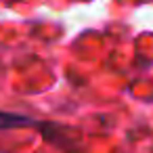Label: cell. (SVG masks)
Returning <instances> with one entry per match:
<instances>
[{
  "label": "cell",
  "instance_id": "7a4b0ae2",
  "mask_svg": "<svg viewBox=\"0 0 153 153\" xmlns=\"http://www.w3.org/2000/svg\"><path fill=\"white\" fill-rule=\"evenodd\" d=\"M0 153H7V151H0Z\"/></svg>",
  "mask_w": 153,
  "mask_h": 153
},
{
  "label": "cell",
  "instance_id": "6da1fadb",
  "mask_svg": "<svg viewBox=\"0 0 153 153\" xmlns=\"http://www.w3.org/2000/svg\"><path fill=\"white\" fill-rule=\"evenodd\" d=\"M21 128H40V122L36 117L15 113V111H0V132L9 130H21Z\"/></svg>",
  "mask_w": 153,
  "mask_h": 153
}]
</instances>
